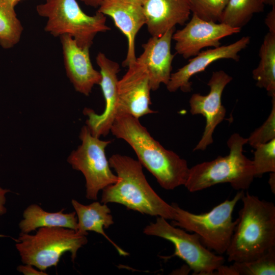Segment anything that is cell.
Returning <instances> with one entry per match:
<instances>
[{"mask_svg":"<svg viewBox=\"0 0 275 275\" xmlns=\"http://www.w3.org/2000/svg\"><path fill=\"white\" fill-rule=\"evenodd\" d=\"M111 132L132 147L138 161L162 188L172 190L185 185L189 172L186 160L165 149L151 135L139 119L128 114H119L113 123Z\"/></svg>","mask_w":275,"mask_h":275,"instance_id":"6da1fadb","label":"cell"},{"mask_svg":"<svg viewBox=\"0 0 275 275\" xmlns=\"http://www.w3.org/2000/svg\"><path fill=\"white\" fill-rule=\"evenodd\" d=\"M226 251L229 262H248L275 248V206L246 193Z\"/></svg>","mask_w":275,"mask_h":275,"instance_id":"7a4b0ae2","label":"cell"},{"mask_svg":"<svg viewBox=\"0 0 275 275\" xmlns=\"http://www.w3.org/2000/svg\"><path fill=\"white\" fill-rule=\"evenodd\" d=\"M108 161L118 180L102 189V203H118L143 214L173 219V206L152 189L138 160L126 155L115 154Z\"/></svg>","mask_w":275,"mask_h":275,"instance_id":"3957f363","label":"cell"},{"mask_svg":"<svg viewBox=\"0 0 275 275\" xmlns=\"http://www.w3.org/2000/svg\"><path fill=\"white\" fill-rule=\"evenodd\" d=\"M247 143V138L237 133L232 134L227 141L229 154L189 168L184 186L191 193L224 183L238 190L249 188L255 175L252 160L243 154V146Z\"/></svg>","mask_w":275,"mask_h":275,"instance_id":"277c9868","label":"cell"},{"mask_svg":"<svg viewBox=\"0 0 275 275\" xmlns=\"http://www.w3.org/2000/svg\"><path fill=\"white\" fill-rule=\"evenodd\" d=\"M87 235L64 227H41L34 235L20 233L15 246L23 264L44 271L56 266L66 252L74 262L78 250L88 242Z\"/></svg>","mask_w":275,"mask_h":275,"instance_id":"5b68a950","label":"cell"},{"mask_svg":"<svg viewBox=\"0 0 275 275\" xmlns=\"http://www.w3.org/2000/svg\"><path fill=\"white\" fill-rule=\"evenodd\" d=\"M38 14L47 19L45 32L54 37L71 36L81 48H90L96 35L111 30L105 15L97 11L86 14L76 0H45L36 7Z\"/></svg>","mask_w":275,"mask_h":275,"instance_id":"8992f818","label":"cell"},{"mask_svg":"<svg viewBox=\"0 0 275 275\" xmlns=\"http://www.w3.org/2000/svg\"><path fill=\"white\" fill-rule=\"evenodd\" d=\"M244 194V190H240L232 199L226 200L210 211L200 214L172 203L174 216L171 224L197 234L207 249L223 254L226 252L238 223V218L233 221V210Z\"/></svg>","mask_w":275,"mask_h":275,"instance_id":"52a82bcc","label":"cell"},{"mask_svg":"<svg viewBox=\"0 0 275 275\" xmlns=\"http://www.w3.org/2000/svg\"><path fill=\"white\" fill-rule=\"evenodd\" d=\"M79 138L81 144L71 152L67 160L73 169L84 176L86 198L97 200L100 190L118 180L112 171L105 154V149L112 141L94 136L86 125L81 128Z\"/></svg>","mask_w":275,"mask_h":275,"instance_id":"ba28073f","label":"cell"},{"mask_svg":"<svg viewBox=\"0 0 275 275\" xmlns=\"http://www.w3.org/2000/svg\"><path fill=\"white\" fill-rule=\"evenodd\" d=\"M167 219L158 216L144 229L146 235L155 236L171 241L177 256L187 264L195 274H213L225 263V259L212 253L202 243L196 233L189 234L181 228L169 223Z\"/></svg>","mask_w":275,"mask_h":275,"instance_id":"9c48e42d","label":"cell"},{"mask_svg":"<svg viewBox=\"0 0 275 275\" xmlns=\"http://www.w3.org/2000/svg\"><path fill=\"white\" fill-rule=\"evenodd\" d=\"M241 29L226 24L206 21L193 14L190 21L182 29L173 33L175 49L184 59L197 55L205 47H217L224 37L237 34Z\"/></svg>","mask_w":275,"mask_h":275,"instance_id":"30bf717a","label":"cell"},{"mask_svg":"<svg viewBox=\"0 0 275 275\" xmlns=\"http://www.w3.org/2000/svg\"><path fill=\"white\" fill-rule=\"evenodd\" d=\"M96 62L100 69L101 79L99 85L105 100V108L102 113L98 114L91 108H85L83 114L88 117L86 124L91 133L99 138L108 134L118 115L117 74L120 66L101 52L97 54Z\"/></svg>","mask_w":275,"mask_h":275,"instance_id":"8fae6325","label":"cell"},{"mask_svg":"<svg viewBox=\"0 0 275 275\" xmlns=\"http://www.w3.org/2000/svg\"><path fill=\"white\" fill-rule=\"evenodd\" d=\"M233 78L223 70L212 72L207 83L210 92L207 95L193 94L189 99L190 112L200 114L206 118V126L203 135L194 149L205 150L213 142V131L224 119L226 111L222 103V96L226 86Z\"/></svg>","mask_w":275,"mask_h":275,"instance_id":"7c38bea8","label":"cell"},{"mask_svg":"<svg viewBox=\"0 0 275 275\" xmlns=\"http://www.w3.org/2000/svg\"><path fill=\"white\" fill-rule=\"evenodd\" d=\"M151 90L146 67L136 60L118 80V115L128 114L139 119L156 113L150 107Z\"/></svg>","mask_w":275,"mask_h":275,"instance_id":"4fadbf2b","label":"cell"},{"mask_svg":"<svg viewBox=\"0 0 275 275\" xmlns=\"http://www.w3.org/2000/svg\"><path fill=\"white\" fill-rule=\"evenodd\" d=\"M250 42V37L244 36L230 44L200 51L190 59L187 64L171 73L166 85L167 90L170 92H175L178 89L185 93L190 92L192 82L189 79L193 76L204 71L212 63L221 59L239 61V52L245 48Z\"/></svg>","mask_w":275,"mask_h":275,"instance_id":"5bb4252c","label":"cell"},{"mask_svg":"<svg viewBox=\"0 0 275 275\" xmlns=\"http://www.w3.org/2000/svg\"><path fill=\"white\" fill-rule=\"evenodd\" d=\"M60 38L67 76L76 92L88 96L101 79L100 71L91 63L90 48L79 47L69 35H63Z\"/></svg>","mask_w":275,"mask_h":275,"instance_id":"9a60e30c","label":"cell"},{"mask_svg":"<svg viewBox=\"0 0 275 275\" xmlns=\"http://www.w3.org/2000/svg\"><path fill=\"white\" fill-rule=\"evenodd\" d=\"M173 28L159 37H152L142 45L144 51L136 60L147 70L151 90H157L161 84L168 83L175 55L171 52V41L175 32Z\"/></svg>","mask_w":275,"mask_h":275,"instance_id":"2e32d148","label":"cell"},{"mask_svg":"<svg viewBox=\"0 0 275 275\" xmlns=\"http://www.w3.org/2000/svg\"><path fill=\"white\" fill-rule=\"evenodd\" d=\"M98 12L110 16L116 26L126 36L128 49L123 67H128L136 60L135 53V36L146 24V18L141 5L124 0H105Z\"/></svg>","mask_w":275,"mask_h":275,"instance_id":"e0dca14e","label":"cell"},{"mask_svg":"<svg viewBox=\"0 0 275 275\" xmlns=\"http://www.w3.org/2000/svg\"><path fill=\"white\" fill-rule=\"evenodd\" d=\"M142 8L148 32L159 37L177 24L183 25L191 13L189 0H146Z\"/></svg>","mask_w":275,"mask_h":275,"instance_id":"ac0fdd59","label":"cell"},{"mask_svg":"<svg viewBox=\"0 0 275 275\" xmlns=\"http://www.w3.org/2000/svg\"><path fill=\"white\" fill-rule=\"evenodd\" d=\"M71 204L77 218V231L87 235L88 231L101 234L114 246L120 255H129L112 240L104 231V229L108 228L114 223L111 210L106 204L95 201L89 205H84L74 199L71 200Z\"/></svg>","mask_w":275,"mask_h":275,"instance_id":"d6986e66","label":"cell"},{"mask_svg":"<svg viewBox=\"0 0 275 275\" xmlns=\"http://www.w3.org/2000/svg\"><path fill=\"white\" fill-rule=\"evenodd\" d=\"M64 209L56 212L44 210L40 206L33 204L23 212V219L19 223L20 233H30L41 227H61L74 230L77 228L75 211L64 213Z\"/></svg>","mask_w":275,"mask_h":275,"instance_id":"ffe728a7","label":"cell"},{"mask_svg":"<svg viewBox=\"0 0 275 275\" xmlns=\"http://www.w3.org/2000/svg\"><path fill=\"white\" fill-rule=\"evenodd\" d=\"M260 61L252 71L256 85L275 96V33L268 32L259 49Z\"/></svg>","mask_w":275,"mask_h":275,"instance_id":"44dd1931","label":"cell"},{"mask_svg":"<svg viewBox=\"0 0 275 275\" xmlns=\"http://www.w3.org/2000/svg\"><path fill=\"white\" fill-rule=\"evenodd\" d=\"M12 0H0V46L6 49L19 43L23 31Z\"/></svg>","mask_w":275,"mask_h":275,"instance_id":"7402d4cb","label":"cell"},{"mask_svg":"<svg viewBox=\"0 0 275 275\" xmlns=\"http://www.w3.org/2000/svg\"><path fill=\"white\" fill-rule=\"evenodd\" d=\"M264 5L262 0H229L219 22L241 29L254 14L263 11Z\"/></svg>","mask_w":275,"mask_h":275,"instance_id":"603a6c76","label":"cell"},{"mask_svg":"<svg viewBox=\"0 0 275 275\" xmlns=\"http://www.w3.org/2000/svg\"><path fill=\"white\" fill-rule=\"evenodd\" d=\"M230 268L232 275H274L275 248L255 260L234 262Z\"/></svg>","mask_w":275,"mask_h":275,"instance_id":"cb8c5ba5","label":"cell"},{"mask_svg":"<svg viewBox=\"0 0 275 275\" xmlns=\"http://www.w3.org/2000/svg\"><path fill=\"white\" fill-rule=\"evenodd\" d=\"M252 160L255 177L264 173L275 172V139L258 145L255 148Z\"/></svg>","mask_w":275,"mask_h":275,"instance_id":"d4e9b609","label":"cell"},{"mask_svg":"<svg viewBox=\"0 0 275 275\" xmlns=\"http://www.w3.org/2000/svg\"><path fill=\"white\" fill-rule=\"evenodd\" d=\"M229 0H189L191 12L200 18L219 22Z\"/></svg>","mask_w":275,"mask_h":275,"instance_id":"484cf974","label":"cell"},{"mask_svg":"<svg viewBox=\"0 0 275 275\" xmlns=\"http://www.w3.org/2000/svg\"><path fill=\"white\" fill-rule=\"evenodd\" d=\"M275 139V96L272 97L271 111L266 121L247 138L248 143L255 148Z\"/></svg>","mask_w":275,"mask_h":275,"instance_id":"4316f807","label":"cell"},{"mask_svg":"<svg viewBox=\"0 0 275 275\" xmlns=\"http://www.w3.org/2000/svg\"><path fill=\"white\" fill-rule=\"evenodd\" d=\"M34 266L30 264L19 265L17 270L24 275H46L47 273L44 271L37 269L34 268Z\"/></svg>","mask_w":275,"mask_h":275,"instance_id":"83f0119b","label":"cell"},{"mask_svg":"<svg viewBox=\"0 0 275 275\" xmlns=\"http://www.w3.org/2000/svg\"><path fill=\"white\" fill-rule=\"evenodd\" d=\"M265 23L268 28L269 32L275 33V5L272 6V9L268 13Z\"/></svg>","mask_w":275,"mask_h":275,"instance_id":"f1b7e54d","label":"cell"},{"mask_svg":"<svg viewBox=\"0 0 275 275\" xmlns=\"http://www.w3.org/2000/svg\"><path fill=\"white\" fill-rule=\"evenodd\" d=\"M10 192V190L0 187V215H3L7 212V208L5 207L6 202V195Z\"/></svg>","mask_w":275,"mask_h":275,"instance_id":"f546056e","label":"cell"},{"mask_svg":"<svg viewBox=\"0 0 275 275\" xmlns=\"http://www.w3.org/2000/svg\"><path fill=\"white\" fill-rule=\"evenodd\" d=\"M86 5L97 8L99 7L105 0H80Z\"/></svg>","mask_w":275,"mask_h":275,"instance_id":"4dcf8cb0","label":"cell"},{"mask_svg":"<svg viewBox=\"0 0 275 275\" xmlns=\"http://www.w3.org/2000/svg\"><path fill=\"white\" fill-rule=\"evenodd\" d=\"M274 172H271L270 174V177L269 179V184L270 185L271 189L272 192L274 193Z\"/></svg>","mask_w":275,"mask_h":275,"instance_id":"1f68e13d","label":"cell"},{"mask_svg":"<svg viewBox=\"0 0 275 275\" xmlns=\"http://www.w3.org/2000/svg\"><path fill=\"white\" fill-rule=\"evenodd\" d=\"M124 1L142 5L146 0H124Z\"/></svg>","mask_w":275,"mask_h":275,"instance_id":"d6a6232c","label":"cell"},{"mask_svg":"<svg viewBox=\"0 0 275 275\" xmlns=\"http://www.w3.org/2000/svg\"><path fill=\"white\" fill-rule=\"evenodd\" d=\"M265 5L273 6L275 5V0H262Z\"/></svg>","mask_w":275,"mask_h":275,"instance_id":"836d02e7","label":"cell"},{"mask_svg":"<svg viewBox=\"0 0 275 275\" xmlns=\"http://www.w3.org/2000/svg\"><path fill=\"white\" fill-rule=\"evenodd\" d=\"M13 3L15 5H16L20 1H22V0H12Z\"/></svg>","mask_w":275,"mask_h":275,"instance_id":"e575fe53","label":"cell"}]
</instances>
